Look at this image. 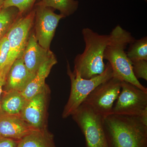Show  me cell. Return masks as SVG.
Segmentation results:
<instances>
[{
	"label": "cell",
	"instance_id": "6da1fadb",
	"mask_svg": "<svg viewBox=\"0 0 147 147\" xmlns=\"http://www.w3.org/2000/svg\"><path fill=\"white\" fill-rule=\"evenodd\" d=\"M103 124L108 147H147V125L139 115L111 114Z\"/></svg>",
	"mask_w": 147,
	"mask_h": 147
},
{
	"label": "cell",
	"instance_id": "7a4b0ae2",
	"mask_svg": "<svg viewBox=\"0 0 147 147\" xmlns=\"http://www.w3.org/2000/svg\"><path fill=\"white\" fill-rule=\"evenodd\" d=\"M135 38L129 32L117 26L109 34V40L104 50V59L107 60L113 69V77L121 82L130 83L144 91L147 88L134 76L132 63L125 50Z\"/></svg>",
	"mask_w": 147,
	"mask_h": 147
},
{
	"label": "cell",
	"instance_id": "3957f363",
	"mask_svg": "<svg viewBox=\"0 0 147 147\" xmlns=\"http://www.w3.org/2000/svg\"><path fill=\"white\" fill-rule=\"evenodd\" d=\"M82 34L85 50L75 57L73 72L83 79H90L105 70L104 52L109 41V35L99 34L87 28L82 30Z\"/></svg>",
	"mask_w": 147,
	"mask_h": 147
},
{
	"label": "cell",
	"instance_id": "277c9868",
	"mask_svg": "<svg viewBox=\"0 0 147 147\" xmlns=\"http://www.w3.org/2000/svg\"><path fill=\"white\" fill-rule=\"evenodd\" d=\"M67 73L71 81V91L63 112V119L72 115L96 87L113 76V69L108 62L106 64L103 72L91 79H83L78 74L74 73L70 69L68 63Z\"/></svg>",
	"mask_w": 147,
	"mask_h": 147
},
{
	"label": "cell",
	"instance_id": "5b68a950",
	"mask_svg": "<svg viewBox=\"0 0 147 147\" xmlns=\"http://www.w3.org/2000/svg\"><path fill=\"white\" fill-rule=\"evenodd\" d=\"M71 116L84 135L86 147H108L102 116L83 104Z\"/></svg>",
	"mask_w": 147,
	"mask_h": 147
},
{
	"label": "cell",
	"instance_id": "8992f818",
	"mask_svg": "<svg viewBox=\"0 0 147 147\" xmlns=\"http://www.w3.org/2000/svg\"><path fill=\"white\" fill-rule=\"evenodd\" d=\"M121 81L113 77L96 87L82 104L103 118L112 114L114 102L120 93Z\"/></svg>",
	"mask_w": 147,
	"mask_h": 147
},
{
	"label": "cell",
	"instance_id": "52a82bcc",
	"mask_svg": "<svg viewBox=\"0 0 147 147\" xmlns=\"http://www.w3.org/2000/svg\"><path fill=\"white\" fill-rule=\"evenodd\" d=\"M35 13V11H32L26 16L16 19L5 35L9 45L5 69L7 74L14 61L23 57L32 26Z\"/></svg>",
	"mask_w": 147,
	"mask_h": 147
},
{
	"label": "cell",
	"instance_id": "ba28073f",
	"mask_svg": "<svg viewBox=\"0 0 147 147\" xmlns=\"http://www.w3.org/2000/svg\"><path fill=\"white\" fill-rule=\"evenodd\" d=\"M146 108L147 92L128 82H122L120 93L111 114L139 115Z\"/></svg>",
	"mask_w": 147,
	"mask_h": 147
},
{
	"label": "cell",
	"instance_id": "9c48e42d",
	"mask_svg": "<svg viewBox=\"0 0 147 147\" xmlns=\"http://www.w3.org/2000/svg\"><path fill=\"white\" fill-rule=\"evenodd\" d=\"M53 9L50 7L37 5L35 10V34L38 44L47 50H50V44L59 22L65 17L62 14L55 13Z\"/></svg>",
	"mask_w": 147,
	"mask_h": 147
},
{
	"label": "cell",
	"instance_id": "30bf717a",
	"mask_svg": "<svg viewBox=\"0 0 147 147\" xmlns=\"http://www.w3.org/2000/svg\"><path fill=\"white\" fill-rule=\"evenodd\" d=\"M49 90L47 87L41 92L28 100L24 106L20 117L32 128H46L47 98Z\"/></svg>",
	"mask_w": 147,
	"mask_h": 147
},
{
	"label": "cell",
	"instance_id": "8fae6325",
	"mask_svg": "<svg viewBox=\"0 0 147 147\" xmlns=\"http://www.w3.org/2000/svg\"><path fill=\"white\" fill-rule=\"evenodd\" d=\"M35 129L20 116L5 114L0 110V137L18 141Z\"/></svg>",
	"mask_w": 147,
	"mask_h": 147
},
{
	"label": "cell",
	"instance_id": "7c38bea8",
	"mask_svg": "<svg viewBox=\"0 0 147 147\" xmlns=\"http://www.w3.org/2000/svg\"><path fill=\"white\" fill-rule=\"evenodd\" d=\"M54 54L50 50L44 49L38 44L34 33L29 37L23 58L29 71L36 73L40 67Z\"/></svg>",
	"mask_w": 147,
	"mask_h": 147
},
{
	"label": "cell",
	"instance_id": "4fadbf2b",
	"mask_svg": "<svg viewBox=\"0 0 147 147\" xmlns=\"http://www.w3.org/2000/svg\"><path fill=\"white\" fill-rule=\"evenodd\" d=\"M35 74L28 69L22 57L17 59L9 71L5 85V91L13 90L21 92L31 82Z\"/></svg>",
	"mask_w": 147,
	"mask_h": 147
},
{
	"label": "cell",
	"instance_id": "5bb4252c",
	"mask_svg": "<svg viewBox=\"0 0 147 147\" xmlns=\"http://www.w3.org/2000/svg\"><path fill=\"white\" fill-rule=\"evenodd\" d=\"M57 63L54 54L41 65L31 82L25 90L21 92L24 97L28 100L36 95L41 92L47 87L45 79L50 73L53 66Z\"/></svg>",
	"mask_w": 147,
	"mask_h": 147
},
{
	"label": "cell",
	"instance_id": "9a60e30c",
	"mask_svg": "<svg viewBox=\"0 0 147 147\" xmlns=\"http://www.w3.org/2000/svg\"><path fill=\"white\" fill-rule=\"evenodd\" d=\"M27 101L21 92L13 90L4 91L1 97V110L8 115L20 116Z\"/></svg>",
	"mask_w": 147,
	"mask_h": 147
},
{
	"label": "cell",
	"instance_id": "2e32d148",
	"mask_svg": "<svg viewBox=\"0 0 147 147\" xmlns=\"http://www.w3.org/2000/svg\"><path fill=\"white\" fill-rule=\"evenodd\" d=\"M16 147H56L53 134L46 128L35 129L18 142Z\"/></svg>",
	"mask_w": 147,
	"mask_h": 147
},
{
	"label": "cell",
	"instance_id": "e0dca14e",
	"mask_svg": "<svg viewBox=\"0 0 147 147\" xmlns=\"http://www.w3.org/2000/svg\"><path fill=\"white\" fill-rule=\"evenodd\" d=\"M36 5L57 9L65 17L70 16L77 10L79 2L75 0H41Z\"/></svg>",
	"mask_w": 147,
	"mask_h": 147
},
{
	"label": "cell",
	"instance_id": "ac0fdd59",
	"mask_svg": "<svg viewBox=\"0 0 147 147\" xmlns=\"http://www.w3.org/2000/svg\"><path fill=\"white\" fill-rule=\"evenodd\" d=\"M127 55L131 62L139 60L147 61V37L135 39L129 45Z\"/></svg>",
	"mask_w": 147,
	"mask_h": 147
},
{
	"label": "cell",
	"instance_id": "d6986e66",
	"mask_svg": "<svg viewBox=\"0 0 147 147\" xmlns=\"http://www.w3.org/2000/svg\"><path fill=\"white\" fill-rule=\"evenodd\" d=\"M19 14L18 9L11 7L0 9V39L5 36Z\"/></svg>",
	"mask_w": 147,
	"mask_h": 147
},
{
	"label": "cell",
	"instance_id": "ffe728a7",
	"mask_svg": "<svg viewBox=\"0 0 147 147\" xmlns=\"http://www.w3.org/2000/svg\"><path fill=\"white\" fill-rule=\"evenodd\" d=\"M36 0H4L3 8L13 7L18 9L19 13H26L33 6Z\"/></svg>",
	"mask_w": 147,
	"mask_h": 147
},
{
	"label": "cell",
	"instance_id": "44dd1931",
	"mask_svg": "<svg viewBox=\"0 0 147 147\" xmlns=\"http://www.w3.org/2000/svg\"><path fill=\"white\" fill-rule=\"evenodd\" d=\"M9 50V43L5 35L0 39V72L6 75L8 74L6 72L5 69Z\"/></svg>",
	"mask_w": 147,
	"mask_h": 147
},
{
	"label": "cell",
	"instance_id": "7402d4cb",
	"mask_svg": "<svg viewBox=\"0 0 147 147\" xmlns=\"http://www.w3.org/2000/svg\"><path fill=\"white\" fill-rule=\"evenodd\" d=\"M132 70L137 79H142L147 81V61L139 60L132 62Z\"/></svg>",
	"mask_w": 147,
	"mask_h": 147
},
{
	"label": "cell",
	"instance_id": "603a6c76",
	"mask_svg": "<svg viewBox=\"0 0 147 147\" xmlns=\"http://www.w3.org/2000/svg\"><path fill=\"white\" fill-rule=\"evenodd\" d=\"M18 141L0 137V147H16Z\"/></svg>",
	"mask_w": 147,
	"mask_h": 147
},
{
	"label": "cell",
	"instance_id": "cb8c5ba5",
	"mask_svg": "<svg viewBox=\"0 0 147 147\" xmlns=\"http://www.w3.org/2000/svg\"><path fill=\"white\" fill-rule=\"evenodd\" d=\"M7 76L5 74L0 72V102H1L2 94L3 92V87L5 85ZM0 110H1V108H0Z\"/></svg>",
	"mask_w": 147,
	"mask_h": 147
},
{
	"label": "cell",
	"instance_id": "d4e9b609",
	"mask_svg": "<svg viewBox=\"0 0 147 147\" xmlns=\"http://www.w3.org/2000/svg\"><path fill=\"white\" fill-rule=\"evenodd\" d=\"M4 1V0H0V9L3 7Z\"/></svg>",
	"mask_w": 147,
	"mask_h": 147
},
{
	"label": "cell",
	"instance_id": "484cf974",
	"mask_svg": "<svg viewBox=\"0 0 147 147\" xmlns=\"http://www.w3.org/2000/svg\"><path fill=\"white\" fill-rule=\"evenodd\" d=\"M145 1H147V0H145Z\"/></svg>",
	"mask_w": 147,
	"mask_h": 147
}]
</instances>
